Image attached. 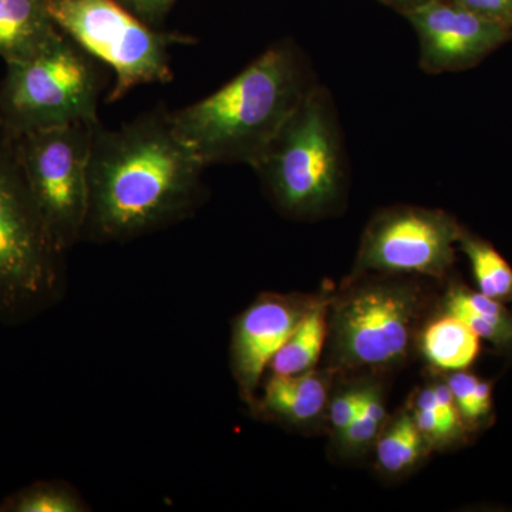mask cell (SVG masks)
<instances>
[{
    "label": "cell",
    "instance_id": "d6986e66",
    "mask_svg": "<svg viewBox=\"0 0 512 512\" xmlns=\"http://www.w3.org/2000/svg\"><path fill=\"white\" fill-rule=\"evenodd\" d=\"M86 504L69 485L43 481L30 484L0 501V512H83Z\"/></svg>",
    "mask_w": 512,
    "mask_h": 512
},
{
    "label": "cell",
    "instance_id": "ac0fdd59",
    "mask_svg": "<svg viewBox=\"0 0 512 512\" xmlns=\"http://www.w3.org/2000/svg\"><path fill=\"white\" fill-rule=\"evenodd\" d=\"M458 244L470 259L478 292L495 301L512 299V268L500 252L466 231L461 234Z\"/></svg>",
    "mask_w": 512,
    "mask_h": 512
},
{
    "label": "cell",
    "instance_id": "8fae6325",
    "mask_svg": "<svg viewBox=\"0 0 512 512\" xmlns=\"http://www.w3.org/2000/svg\"><path fill=\"white\" fill-rule=\"evenodd\" d=\"M319 298L268 293L242 312L234 325L232 372L242 394L254 399L278 350Z\"/></svg>",
    "mask_w": 512,
    "mask_h": 512
},
{
    "label": "cell",
    "instance_id": "52a82bcc",
    "mask_svg": "<svg viewBox=\"0 0 512 512\" xmlns=\"http://www.w3.org/2000/svg\"><path fill=\"white\" fill-rule=\"evenodd\" d=\"M97 123L12 134L30 194L62 254L79 241L86 228L89 161Z\"/></svg>",
    "mask_w": 512,
    "mask_h": 512
},
{
    "label": "cell",
    "instance_id": "30bf717a",
    "mask_svg": "<svg viewBox=\"0 0 512 512\" xmlns=\"http://www.w3.org/2000/svg\"><path fill=\"white\" fill-rule=\"evenodd\" d=\"M420 43L426 73L468 69L507 42L511 29L450 0H431L406 13Z\"/></svg>",
    "mask_w": 512,
    "mask_h": 512
},
{
    "label": "cell",
    "instance_id": "ba28073f",
    "mask_svg": "<svg viewBox=\"0 0 512 512\" xmlns=\"http://www.w3.org/2000/svg\"><path fill=\"white\" fill-rule=\"evenodd\" d=\"M424 301L396 279L360 282L330 301L332 359L345 369L396 365L409 353Z\"/></svg>",
    "mask_w": 512,
    "mask_h": 512
},
{
    "label": "cell",
    "instance_id": "5bb4252c",
    "mask_svg": "<svg viewBox=\"0 0 512 512\" xmlns=\"http://www.w3.org/2000/svg\"><path fill=\"white\" fill-rule=\"evenodd\" d=\"M330 299H318L272 359V375L293 376L315 370L329 333Z\"/></svg>",
    "mask_w": 512,
    "mask_h": 512
},
{
    "label": "cell",
    "instance_id": "8992f818",
    "mask_svg": "<svg viewBox=\"0 0 512 512\" xmlns=\"http://www.w3.org/2000/svg\"><path fill=\"white\" fill-rule=\"evenodd\" d=\"M45 2L57 29L116 74L110 103L143 84L171 82L170 47L192 42L147 25L114 0Z\"/></svg>",
    "mask_w": 512,
    "mask_h": 512
},
{
    "label": "cell",
    "instance_id": "7a4b0ae2",
    "mask_svg": "<svg viewBox=\"0 0 512 512\" xmlns=\"http://www.w3.org/2000/svg\"><path fill=\"white\" fill-rule=\"evenodd\" d=\"M313 86L298 50L281 43L211 96L171 111L170 119L205 167H254Z\"/></svg>",
    "mask_w": 512,
    "mask_h": 512
},
{
    "label": "cell",
    "instance_id": "277c9868",
    "mask_svg": "<svg viewBox=\"0 0 512 512\" xmlns=\"http://www.w3.org/2000/svg\"><path fill=\"white\" fill-rule=\"evenodd\" d=\"M62 252L23 177L12 134L0 126V320L19 322L55 301Z\"/></svg>",
    "mask_w": 512,
    "mask_h": 512
},
{
    "label": "cell",
    "instance_id": "3957f363",
    "mask_svg": "<svg viewBox=\"0 0 512 512\" xmlns=\"http://www.w3.org/2000/svg\"><path fill=\"white\" fill-rule=\"evenodd\" d=\"M285 214L316 217L338 204L345 161L330 94L313 86L254 165Z\"/></svg>",
    "mask_w": 512,
    "mask_h": 512
},
{
    "label": "cell",
    "instance_id": "cb8c5ba5",
    "mask_svg": "<svg viewBox=\"0 0 512 512\" xmlns=\"http://www.w3.org/2000/svg\"><path fill=\"white\" fill-rule=\"evenodd\" d=\"M477 15L512 29V0H450Z\"/></svg>",
    "mask_w": 512,
    "mask_h": 512
},
{
    "label": "cell",
    "instance_id": "44dd1931",
    "mask_svg": "<svg viewBox=\"0 0 512 512\" xmlns=\"http://www.w3.org/2000/svg\"><path fill=\"white\" fill-rule=\"evenodd\" d=\"M478 382H480L478 377L464 370H457L448 376L446 383L464 424H473L474 394H476Z\"/></svg>",
    "mask_w": 512,
    "mask_h": 512
},
{
    "label": "cell",
    "instance_id": "484cf974",
    "mask_svg": "<svg viewBox=\"0 0 512 512\" xmlns=\"http://www.w3.org/2000/svg\"><path fill=\"white\" fill-rule=\"evenodd\" d=\"M387 5L393 6L397 10L406 15V13L412 12V10L420 8V6L426 5L431 0H382Z\"/></svg>",
    "mask_w": 512,
    "mask_h": 512
},
{
    "label": "cell",
    "instance_id": "9a60e30c",
    "mask_svg": "<svg viewBox=\"0 0 512 512\" xmlns=\"http://www.w3.org/2000/svg\"><path fill=\"white\" fill-rule=\"evenodd\" d=\"M480 338L463 320L444 313L431 320L420 336L421 352L437 369L466 370L480 353Z\"/></svg>",
    "mask_w": 512,
    "mask_h": 512
},
{
    "label": "cell",
    "instance_id": "2e32d148",
    "mask_svg": "<svg viewBox=\"0 0 512 512\" xmlns=\"http://www.w3.org/2000/svg\"><path fill=\"white\" fill-rule=\"evenodd\" d=\"M444 309L463 320L478 338L495 345H511L512 315L500 301L481 292L468 291L463 286H454L446 296Z\"/></svg>",
    "mask_w": 512,
    "mask_h": 512
},
{
    "label": "cell",
    "instance_id": "9c48e42d",
    "mask_svg": "<svg viewBox=\"0 0 512 512\" xmlns=\"http://www.w3.org/2000/svg\"><path fill=\"white\" fill-rule=\"evenodd\" d=\"M463 229L451 215L423 207H393L367 225L355 264L357 275L441 278L456 259Z\"/></svg>",
    "mask_w": 512,
    "mask_h": 512
},
{
    "label": "cell",
    "instance_id": "4fadbf2b",
    "mask_svg": "<svg viewBox=\"0 0 512 512\" xmlns=\"http://www.w3.org/2000/svg\"><path fill=\"white\" fill-rule=\"evenodd\" d=\"M328 400V382L320 373L272 375L265 384L261 407L269 416L288 423H308L322 413Z\"/></svg>",
    "mask_w": 512,
    "mask_h": 512
},
{
    "label": "cell",
    "instance_id": "e0dca14e",
    "mask_svg": "<svg viewBox=\"0 0 512 512\" xmlns=\"http://www.w3.org/2000/svg\"><path fill=\"white\" fill-rule=\"evenodd\" d=\"M430 448V441L416 426L412 414L403 413L379 434L377 463L384 473H406L426 456Z\"/></svg>",
    "mask_w": 512,
    "mask_h": 512
},
{
    "label": "cell",
    "instance_id": "ffe728a7",
    "mask_svg": "<svg viewBox=\"0 0 512 512\" xmlns=\"http://www.w3.org/2000/svg\"><path fill=\"white\" fill-rule=\"evenodd\" d=\"M386 419L382 394L375 387H367L365 399L360 406L359 413L352 424L343 431V443L352 450H362L370 446L379 437L380 427Z\"/></svg>",
    "mask_w": 512,
    "mask_h": 512
},
{
    "label": "cell",
    "instance_id": "d4e9b609",
    "mask_svg": "<svg viewBox=\"0 0 512 512\" xmlns=\"http://www.w3.org/2000/svg\"><path fill=\"white\" fill-rule=\"evenodd\" d=\"M491 406H493V387H491V383L480 380L477 384L476 394H474L473 424L487 416Z\"/></svg>",
    "mask_w": 512,
    "mask_h": 512
},
{
    "label": "cell",
    "instance_id": "603a6c76",
    "mask_svg": "<svg viewBox=\"0 0 512 512\" xmlns=\"http://www.w3.org/2000/svg\"><path fill=\"white\" fill-rule=\"evenodd\" d=\"M147 25L158 28L173 9L175 0H114Z\"/></svg>",
    "mask_w": 512,
    "mask_h": 512
},
{
    "label": "cell",
    "instance_id": "7402d4cb",
    "mask_svg": "<svg viewBox=\"0 0 512 512\" xmlns=\"http://www.w3.org/2000/svg\"><path fill=\"white\" fill-rule=\"evenodd\" d=\"M366 389L367 387L349 390V392L339 394L333 400L332 406H330V421L339 434L348 429L352 421L356 419L363 399H365Z\"/></svg>",
    "mask_w": 512,
    "mask_h": 512
},
{
    "label": "cell",
    "instance_id": "7c38bea8",
    "mask_svg": "<svg viewBox=\"0 0 512 512\" xmlns=\"http://www.w3.org/2000/svg\"><path fill=\"white\" fill-rule=\"evenodd\" d=\"M59 35L45 0H0V57L5 63L35 56Z\"/></svg>",
    "mask_w": 512,
    "mask_h": 512
},
{
    "label": "cell",
    "instance_id": "5b68a950",
    "mask_svg": "<svg viewBox=\"0 0 512 512\" xmlns=\"http://www.w3.org/2000/svg\"><path fill=\"white\" fill-rule=\"evenodd\" d=\"M100 74L89 53L60 35L35 56L6 63L0 126L13 136L76 123H97Z\"/></svg>",
    "mask_w": 512,
    "mask_h": 512
},
{
    "label": "cell",
    "instance_id": "6da1fadb",
    "mask_svg": "<svg viewBox=\"0 0 512 512\" xmlns=\"http://www.w3.org/2000/svg\"><path fill=\"white\" fill-rule=\"evenodd\" d=\"M205 164L154 110L119 128L94 126L84 234L124 241L181 220L201 192Z\"/></svg>",
    "mask_w": 512,
    "mask_h": 512
}]
</instances>
